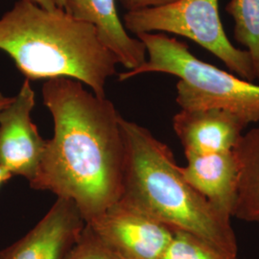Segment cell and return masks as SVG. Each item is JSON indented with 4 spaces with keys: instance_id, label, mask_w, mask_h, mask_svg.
I'll return each instance as SVG.
<instances>
[{
    "instance_id": "obj_1",
    "label": "cell",
    "mask_w": 259,
    "mask_h": 259,
    "mask_svg": "<svg viewBox=\"0 0 259 259\" xmlns=\"http://www.w3.org/2000/svg\"><path fill=\"white\" fill-rule=\"evenodd\" d=\"M54 120L37 176L30 186L73 201L85 223L121 197L125 145L119 112L83 83L54 78L42 85Z\"/></svg>"
},
{
    "instance_id": "obj_2",
    "label": "cell",
    "mask_w": 259,
    "mask_h": 259,
    "mask_svg": "<svg viewBox=\"0 0 259 259\" xmlns=\"http://www.w3.org/2000/svg\"><path fill=\"white\" fill-rule=\"evenodd\" d=\"M0 50L29 81L74 79L101 98L118 64L92 24L30 0H19L0 19Z\"/></svg>"
},
{
    "instance_id": "obj_3",
    "label": "cell",
    "mask_w": 259,
    "mask_h": 259,
    "mask_svg": "<svg viewBox=\"0 0 259 259\" xmlns=\"http://www.w3.org/2000/svg\"><path fill=\"white\" fill-rule=\"evenodd\" d=\"M125 160L119 200L173 231H184L237 256L231 219L223 217L185 181L165 143L149 130L120 118Z\"/></svg>"
},
{
    "instance_id": "obj_4",
    "label": "cell",
    "mask_w": 259,
    "mask_h": 259,
    "mask_svg": "<svg viewBox=\"0 0 259 259\" xmlns=\"http://www.w3.org/2000/svg\"><path fill=\"white\" fill-rule=\"evenodd\" d=\"M146 47L148 60L119 74L120 82L138 75L158 72L180 78L176 101L182 109L218 108L259 121V84L246 81L196 58L187 45L164 34L137 35Z\"/></svg>"
},
{
    "instance_id": "obj_5",
    "label": "cell",
    "mask_w": 259,
    "mask_h": 259,
    "mask_svg": "<svg viewBox=\"0 0 259 259\" xmlns=\"http://www.w3.org/2000/svg\"><path fill=\"white\" fill-rule=\"evenodd\" d=\"M124 26L137 35L159 31L187 37L220 59L238 77L252 83L256 80L249 53L234 47L225 33L218 0H177L127 12Z\"/></svg>"
},
{
    "instance_id": "obj_6",
    "label": "cell",
    "mask_w": 259,
    "mask_h": 259,
    "mask_svg": "<svg viewBox=\"0 0 259 259\" xmlns=\"http://www.w3.org/2000/svg\"><path fill=\"white\" fill-rule=\"evenodd\" d=\"M125 259H159L173 237L166 225L118 200L87 223Z\"/></svg>"
},
{
    "instance_id": "obj_7",
    "label": "cell",
    "mask_w": 259,
    "mask_h": 259,
    "mask_svg": "<svg viewBox=\"0 0 259 259\" xmlns=\"http://www.w3.org/2000/svg\"><path fill=\"white\" fill-rule=\"evenodd\" d=\"M35 104V92L25 79L13 101L0 111V167L29 184L37 176L47 142L31 119Z\"/></svg>"
},
{
    "instance_id": "obj_8",
    "label": "cell",
    "mask_w": 259,
    "mask_h": 259,
    "mask_svg": "<svg viewBox=\"0 0 259 259\" xmlns=\"http://www.w3.org/2000/svg\"><path fill=\"white\" fill-rule=\"evenodd\" d=\"M84 226L74 202L58 198L26 235L0 250V259H65Z\"/></svg>"
},
{
    "instance_id": "obj_9",
    "label": "cell",
    "mask_w": 259,
    "mask_h": 259,
    "mask_svg": "<svg viewBox=\"0 0 259 259\" xmlns=\"http://www.w3.org/2000/svg\"><path fill=\"white\" fill-rule=\"evenodd\" d=\"M249 124L240 114L218 108L182 109L173 118L185 154L197 155L234 150Z\"/></svg>"
},
{
    "instance_id": "obj_10",
    "label": "cell",
    "mask_w": 259,
    "mask_h": 259,
    "mask_svg": "<svg viewBox=\"0 0 259 259\" xmlns=\"http://www.w3.org/2000/svg\"><path fill=\"white\" fill-rule=\"evenodd\" d=\"M185 181L223 217L231 219L237 201L240 170L234 151L205 155L187 153Z\"/></svg>"
},
{
    "instance_id": "obj_11",
    "label": "cell",
    "mask_w": 259,
    "mask_h": 259,
    "mask_svg": "<svg viewBox=\"0 0 259 259\" xmlns=\"http://www.w3.org/2000/svg\"><path fill=\"white\" fill-rule=\"evenodd\" d=\"M65 11L96 28L101 41L118 64L134 70L146 62V47L139 38L130 37L119 19L116 0H67Z\"/></svg>"
},
{
    "instance_id": "obj_12",
    "label": "cell",
    "mask_w": 259,
    "mask_h": 259,
    "mask_svg": "<svg viewBox=\"0 0 259 259\" xmlns=\"http://www.w3.org/2000/svg\"><path fill=\"white\" fill-rule=\"evenodd\" d=\"M233 151L240 177L232 217L259 224V125L245 133Z\"/></svg>"
},
{
    "instance_id": "obj_13",
    "label": "cell",
    "mask_w": 259,
    "mask_h": 259,
    "mask_svg": "<svg viewBox=\"0 0 259 259\" xmlns=\"http://www.w3.org/2000/svg\"><path fill=\"white\" fill-rule=\"evenodd\" d=\"M225 10L234 21V38L249 53L259 81V0H231Z\"/></svg>"
},
{
    "instance_id": "obj_14",
    "label": "cell",
    "mask_w": 259,
    "mask_h": 259,
    "mask_svg": "<svg viewBox=\"0 0 259 259\" xmlns=\"http://www.w3.org/2000/svg\"><path fill=\"white\" fill-rule=\"evenodd\" d=\"M159 259L238 258L218 250L192 233L174 231L172 239Z\"/></svg>"
},
{
    "instance_id": "obj_15",
    "label": "cell",
    "mask_w": 259,
    "mask_h": 259,
    "mask_svg": "<svg viewBox=\"0 0 259 259\" xmlns=\"http://www.w3.org/2000/svg\"><path fill=\"white\" fill-rule=\"evenodd\" d=\"M65 259H125L93 232L85 223L78 240Z\"/></svg>"
},
{
    "instance_id": "obj_16",
    "label": "cell",
    "mask_w": 259,
    "mask_h": 259,
    "mask_svg": "<svg viewBox=\"0 0 259 259\" xmlns=\"http://www.w3.org/2000/svg\"><path fill=\"white\" fill-rule=\"evenodd\" d=\"M122 6L128 12L160 7L177 0H119Z\"/></svg>"
},
{
    "instance_id": "obj_17",
    "label": "cell",
    "mask_w": 259,
    "mask_h": 259,
    "mask_svg": "<svg viewBox=\"0 0 259 259\" xmlns=\"http://www.w3.org/2000/svg\"><path fill=\"white\" fill-rule=\"evenodd\" d=\"M32 2H34L35 4H37L38 6L45 8L47 10H55L57 9L55 3L53 0H30Z\"/></svg>"
},
{
    "instance_id": "obj_18",
    "label": "cell",
    "mask_w": 259,
    "mask_h": 259,
    "mask_svg": "<svg viewBox=\"0 0 259 259\" xmlns=\"http://www.w3.org/2000/svg\"><path fill=\"white\" fill-rule=\"evenodd\" d=\"M12 178H13V175L10 172L5 170L4 168L0 167V186L3 184H5L6 182H8Z\"/></svg>"
},
{
    "instance_id": "obj_19",
    "label": "cell",
    "mask_w": 259,
    "mask_h": 259,
    "mask_svg": "<svg viewBox=\"0 0 259 259\" xmlns=\"http://www.w3.org/2000/svg\"><path fill=\"white\" fill-rule=\"evenodd\" d=\"M12 101H13V97L4 96L0 92V111H2L4 108H6Z\"/></svg>"
},
{
    "instance_id": "obj_20",
    "label": "cell",
    "mask_w": 259,
    "mask_h": 259,
    "mask_svg": "<svg viewBox=\"0 0 259 259\" xmlns=\"http://www.w3.org/2000/svg\"><path fill=\"white\" fill-rule=\"evenodd\" d=\"M55 3L56 7L58 9L65 10L66 1L67 0H53Z\"/></svg>"
}]
</instances>
